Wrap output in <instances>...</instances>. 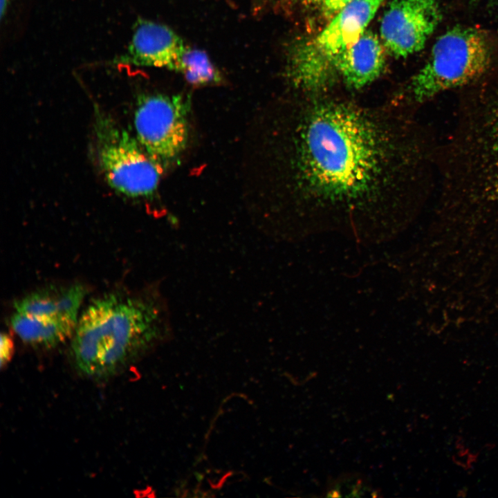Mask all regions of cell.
Returning <instances> with one entry per match:
<instances>
[{"label":"cell","instance_id":"10","mask_svg":"<svg viewBox=\"0 0 498 498\" xmlns=\"http://www.w3.org/2000/svg\"><path fill=\"white\" fill-rule=\"evenodd\" d=\"M85 295L84 288L75 284L50 288L30 293L17 301V312L26 315L77 322V312Z\"/></svg>","mask_w":498,"mask_h":498},{"label":"cell","instance_id":"4","mask_svg":"<svg viewBox=\"0 0 498 498\" xmlns=\"http://www.w3.org/2000/svg\"><path fill=\"white\" fill-rule=\"evenodd\" d=\"M490 51L479 30L454 27L434 43L425 64L412 78L409 92L416 102L470 83L488 68Z\"/></svg>","mask_w":498,"mask_h":498},{"label":"cell","instance_id":"11","mask_svg":"<svg viewBox=\"0 0 498 498\" xmlns=\"http://www.w3.org/2000/svg\"><path fill=\"white\" fill-rule=\"evenodd\" d=\"M15 332L33 345L52 347L73 335L77 322L47 319L15 312L11 317Z\"/></svg>","mask_w":498,"mask_h":498},{"label":"cell","instance_id":"9","mask_svg":"<svg viewBox=\"0 0 498 498\" xmlns=\"http://www.w3.org/2000/svg\"><path fill=\"white\" fill-rule=\"evenodd\" d=\"M385 63L382 43L376 35L367 31L340 56L335 69L348 86L360 89L380 75Z\"/></svg>","mask_w":498,"mask_h":498},{"label":"cell","instance_id":"15","mask_svg":"<svg viewBox=\"0 0 498 498\" xmlns=\"http://www.w3.org/2000/svg\"><path fill=\"white\" fill-rule=\"evenodd\" d=\"M13 342L10 335L7 333H1V366L6 365L10 360L13 353Z\"/></svg>","mask_w":498,"mask_h":498},{"label":"cell","instance_id":"7","mask_svg":"<svg viewBox=\"0 0 498 498\" xmlns=\"http://www.w3.org/2000/svg\"><path fill=\"white\" fill-rule=\"evenodd\" d=\"M441 18L439 0H394L381 20V41L398 57L412 55L423 48Z\"/></svg>","mask_w":498,"mask_h":498},{"label":"cell","instance_id":"2","mask_svg":"<svg viewBox=\"0 0 498 498\" xmlns=\"http://www.w3.org/2000/svg\"><path fill=\"white\" fill-rule=\"evenodd\" d=\"M169 330L160 299L109 294L91 303L78 320L73 356L84 375L105 378L167 338Z\"/></svg>","mask_w":498,"mask_h":498},{"label":"cell","instance_id":"1","mask_svg":"<svg viewBox=\"0 0 498 498\" xmlns=\"http://www.w3.org/2000/svg\"><path fill=\"white\" fill-rule=\"evenodd\" d=\"M288 111L284 190L298 216L388 221L417 194L421 143L400 111L321 92H304Z\"/></svg>","mask_w":498,"mask_h":498},{"label":"cell","instance_id":"5","mask_svg":"<svg viewBox=\"0 0 498 498\" xmlns=\"http://www.w3.org/2000/svg\"><path fill=\"white\" fill-rule=\"evenodd\" d=\"M93 116L95 154L107 184L130 198L154 194L163 170L135 136L97 105Z\"/></svg>","mask_w":498,"mask_h":498},{"label":"cell","instance_id":"13","mask_svg":"<svg viewBox=\"0 0 498 498\" xmlns=\"http://www.w3.org/2000/svg\"><path fill=\"white\" fill-rule=\"evenodd\" d=\"M378 491L358 473L344 474L331 480L326 487V497H378Z\"/></svg>","mask_w":498,"mask_h":498},{"label":"cell","instance_id":"8","mask_svg":"<svg viewBox=\"0 0 498 498\" xmlns=\"http://www.w3.org/2000/svg\"><path fill=\"white\" fill-rule=\"evenodd\" d=\"M185 46L178 35L169 27L139 20L124 60L138 66L176 71Z\"/></svg>","mask_w":498,"mask_h":498},{"label":"cell","instance_id":"12","mask_svg":"<svg viewBox=\"0 0 498 498\" xmlns=\"http://www.w3.org/2000/svg\"><path fill=\"white\" fill-rule=\"evenodd\" d=\"M176 71L181 72L190 83L195 85L216 84L221 80L219 71L204 51L186 46Z\"/></svg>","mask_w":498,"mask_h":498},{"label":"cell","instance_id":"17","mask_svg":"<svg viewBox=\"0 0 498 498\" xmlns=\"http://www.w3.org/2000/svg\"><path fill=\"white\" fill-rule=\"evenodd\" d=\"M8 3V0H0V16H1V18L3 17V15L7 9Z\"/></svg>","mask_w":498,"mask_h":498},{"label":"cell","instance_id":"3","mask_svg":"<svg viewBox=\"0 0 498 498\" xmlns=\"http://www.w3.org/2000/svg\"><path fill=\"white\" fill-rule=\"evenodd\" d=\"M382 0H355L338 13L313 39L293 53L289 77L306 93L324 91L338 59L364 34Z\"/></svg>","mask_w":498,"mask_h":498},{"label":"cell","instance_id":"14","mask_svg":"<svg viewBox=\"0 0 498 498\" xmlns=\"http://www.w3.org/2000/svg\"><path fill=\"white\" fill-rule=\"evenodd\" d=\"M486 137L488 169L487 194L498 202V107L492 109Z\"/></svg>","mask_w":498,"mask_h":498},{"label":"cell","instance_id":"6","mask_svg":"<svg viewBox=\"0 0 498 498\" xmlns=\"http://www.w3.org/2000/svg\"><path fill=\"white\" fill-rule=\"evenodd\" d=\"M190 111V100L182 95L147 94L137 100L135 137L163 171L174 165L186 149Z\"/></svg>","mask_w":498,"mask_h":498},{"label":"cell","instance_id":"16","mask_svg":"<svg viewBox=\"0 0 498 498\" xmlns=\"http://www.w3.org/2000/svg\"><path fill=\"white\" fill-rule=\"evenodd\" d=\"M325 14L333 17L344 7L355 0H322Z\"/></svg>","mask_w":498,"mask_h":498}]
</instances>
